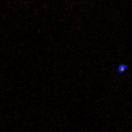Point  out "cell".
Listing matches in <instances>:
<instances>
[{
	"label": "cell",
	"mask_w": 132,
	"mask_h": 132,
	"mask_svg": "<svg viewBox=\"0 0 132 132\" xmlns=\"http://www.w3.org/2000/svg\"><path fill=\"white\" fill-rule=\"evenodd\" d=\"M127 68V66L124 64H121L118 67V70L119 72L121 73L125 71Z\"/></svg>",
	"instance_id": "obj_1"
}]
</instances>
